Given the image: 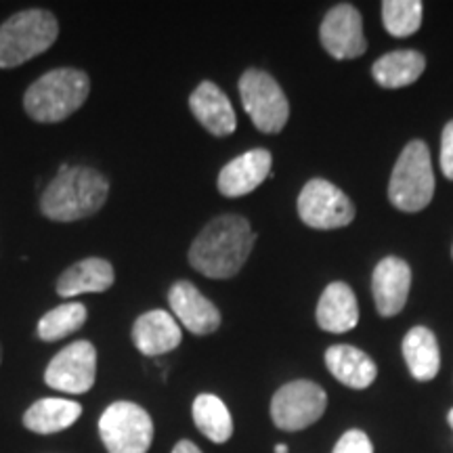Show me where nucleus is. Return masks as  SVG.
<instances>
[{
	"mask_svg": "<svg viewBox=\"0 0 453 453\" xmlns=\"http://www.w3.org/2000/svg\"><path fill=\"white\" fill-rule=\"evenodd\" d=\"M254 240L252 226L237 214H220L212 219L191 243L189 265L211 280H229L240 273L250 257Z\"/></svg>",
	"mask_w": 453,
	"mask_h": 453,
	"instance_id": "obj_1",
	"label": "nucleus"
},
{
	"mask_svg": "<svg viewBox=\"0 0 453 453\" xmlns=\"http://www.w3.org/2000/svg\"><path fill=\"white\" fill-rule=\"evenodd\" d=\"M110 196V180L88 166H64L41 197V212L55 223H73L97 214Z\"/></svg>",
	"mask_w": 453,
	"mask_h": 453,
	"instance_id": "obj_2",
	"label": "nucleus"
},
{
	"mask_svg": "<svg viewBox=\"0 0 453 453\" xmlns=\"http://www.w3.org/2000/svg\"><path fill=\"white\" fill-rule=\"evenodd\" d=\"M90 81L87 72L76 67L50 70L24 95V110L34 122L57 124L76 113L88 99Z\"/></svg>",
	"mask_w": 453,
	"mask_h": 453,
	"instance_id": "obj_3",
	"label": "nucleus"
},
{
	"mask_svg": "<svg viewBox=\"0 0 453 453\" xmlns=\"http://www.w3.org/2000/svg\"><path fill=\"white\" fill-rule=\"evenodd\" d=\"M57 36H59V24L49 11L26 9L11 15L0 26V67L11 70L47 53Z\"/></svg>",
	"mask_w": 453,
	"mask_h": 453,
	"instance_id": "obj_4",
	"label": "nucleus"
},
{
	"mask_svg": "<svg viewBox=\"0 0 453 453\" xmlns=\"http://www.w3.org/2000/svg\"><path fill=\"white\" fill-rule=\"evenodd\" d=\"M434 173L424 141H410L396 160L388 183V200L401 212H420L433 202Z\"/></svg>",
	"mask_w": 453,
	"mask_h": 453,
	"instance_id": "obj_5",
	"label": "nucleus"
},
{
	"mask_svg": "<svg viewBox=\"0 0 453 453\" xmlns=\"http://www.w3.org/2000/svg\"><path fill=\"white\" fill-rule=\"evenodd\" d=\"M99 437L107 453H147L154 441V420L133 401H116L101 413Z\"/></svg>",
	"mask_w": 453,
	"mask_h": 453,
	"instance_id": "obj_6",
	"label": "nucleus"
},
{
	"mask_svg": "<svg viewBox=\"0 0 453 453\" xmlns=\"http://www.w3.org/2000/svg\"><path fill=\"white\" fill-rule=\"evenodd\" d=\"M240 99L260 133L277 134L290 118V104L273 76L263 70H246L240 78Z\"/></svg>",
	"mask_w": 453,
	"mask_h": 453,
	"instance_id": "obj_7",
	"label": "nucleus"
},
{
	"mask_svg": "<svg viewBox=\"0 0 453 453\" xmlns=\"http://www.w3.org/2000/svg\"><path fill=\"white\" fill-rule=\"evenodd\" d=\"M327 407L326 390L317 382L292 380L277 388L271 399V420L280 430L298 433L324 418Z\"/></svg>",
	"mask_w": 453,
	"mask_h": 453,
	"instance_id": "obj_8",
	"label": "nucleus"
},
{
	"mask_svg": "<svg viewBox=\"0 0 453 453\" xmlns=\"http://www.w3.org/2000/svg\"><path fill=\"white\" fill-rule=\"evenodd\" d=\"M298 217L311 229H342L355 219L349 196L326 179H311L298 194Z\"/></svg>",
	"mask_w": 453,
	"mask_h": 453,
	"instance_id": "obj_9",
	"label": "nucleus"
},
{
	"mask_svg": "<svg viewBox=\"0 0 453 453\" xmlns=\"http://www.w3.org/2000/svg\"><path fill=\"white\" fill-rule=\"evenodd\" d=\"M97 380V349L88 340H76L61 349L44 370L47 387L67 395H84Z\"/></svg>",
	"mask_w": 453,
	"mask_h": 453,
	"instance_id": "obj_10",
	"label": "nucleus"
},
{
	"mask_svg": "<svg viewBox=\"0 0 453 453\" xmlns=\"http://www.w3.org/2000/svg\"><path fill=\"white\" fill-rule=\"evenodd\" d=\"M319 41L334 59H355L364 55L367 41L359 11L349 3L332 7L319 26Z\"/></svg>",
	"mask_w": 453,
	"mask_h": 453,
	"instance_id": "obj_11",
	"label": "nucleus"
},
{
	"mask_svg": "<svg viewBox=\"0 0 453 453\" xmlns=\"http://www.w3.org/2000/svg\"><path fill=\"white\" fill-rule=\"evenodd\" d=\"M170 309L196 336H208L220 327V311L191 281H177L168 290Z\"/></svg>",
	"mask_w": 453,
	"mask_h": 453,
	"instance_id": "obj_12",
	"label": "nucleus"
},
{
	"mask_svg": "<svg viewBox=\"0 0 453 453\" xmlns=\"http://www.w3.org/2000/svg\"><path fill=\"white\" fill-rule=\"evenodd\" d=\"M411 288V269L403 258L387 257L376 265L372 275V294L378 313L395 317L405 309Z\"/></svg>",
	"mask_w": 453,
	"mask_h": 453,
	"instance_id": "obj_13",
	"label": "nucleus"
},
{
	"mask_svg": "<svg viewBox=\"0 0 453 453\" xmlns=\"http://www.w3.org/2000/svg\"><path fill=\"white\" fill-rule=\"evenodd\" d=\"M273 156L269 150H250L225 164L219 173L217 187L225 197H242L252 194L260 183L271 177Z\"/></svg>",
	"mask_w": 453,
	"mask_h": 453,
	"instance_id": "obj_14",
	"label": "nucleus"
},
{
	"mask_svg": "<svg viewBox=\"0 0 453 453\" xmlns=\"http://www.w3.org/2000/svg\"><path fill=\"white\" fill-rule=\"evenodd\" d=\"M189 110L196 120L202 124L214 137H229L237 128V116L234 105L223 88L211 81L197 84V88L189 97Z\"/></svg>",
	"mask_w": 453,
	"mask_h": 453,
	"instance_id": "obj_15",
	"label": "nucleus"
},
{
	"mask_svg": "<svg viewBox=\"0 0 453 453\" xmlns=\"http://www.w3.org/2000/svg\"><path fill=\"white\" fill-rule=\"evenodd\" d=\"M133 344L141 355L157 357L174 350L183 340V332L168 311H147L133 324Z\"/></svg>",
	"mask_w": 453,
	"mask_h": 453,
	"instance_id": "obj_16",
	"label": "nucleus"
},
{
	"mask_svg": "<svg viewBox=\"0 0 453 453\" xmlns=\"http://www.w3.org/2000/svg\"><path fill=\"white\" fill-rule=\"evenodd\" d=\"M317 326L330 334H344L359 324V304L349 283L334 281L321 294L315 311Z\"/></svg>",
	"mask_w": 453,
	"mask_h": 453,
	"instance_id": "obj_17",
	"label": "nucleus"
},
{
	"mask_svg": "<svg viewBox=\"0 0 453 453\" xmlns=\"http://www.w3.org/2000/svg\"><path fill=\"white\" fill-rule=\"evenodd\" d=\"M326 367L340 384L355 390L370 388L378 378V367L372 357L353 344H334L327 349Z\"/></svg>",
	"mask_w": 453,
	"mask_h": 453,
	"instance_id": "obj_18",
	"label": "nucleus"
},
{
	"mask_svg": "<svg viewBox=\"0 0 453 453\" xmlns=\"http://www.w3.org/2000/svg\"><path fill=\"white\" fill-rule=\"evenodd\" d=\"M116 281V273L110 260L90 257L78 260L70 269H65L57 280V294L61 298H73L81 294H99L110 290Z\"/></svg>",
	"mask_w": 453,
	"mask_h": 453,
	"instance_id": "obj_19",
	"label": "nucleus"
},
{
	"mask_svg": "<svg viewBox=\"0 0 453 453\" xmlns=\"http://www.w3.org/2000/svg\"><path fill=\"white\" fill-rule=\"evenodd\" d=\"M401 353H403L407 370H410L413 380L430 382L441 372L439 340L428 327H411L401 342Z\"/></svg>",
	"mask_w": 453,
	"mask_h": 453,
	"instance_id": "obj_20",
	"label": "nucleus"
},
{
	"mask_svg": "<svg viewBox=\"0 0 453 453\" xmlns=\"http://www.w3.org/2000/svg\"><path fill=\"white\" fill-rule=\"evenodd\" d=\"M82 416V405L72 399L47 396L38 399L24 413V426L36 434H55L73 426Z\"/></svg>",
	"mask_w": 453,
	"mask_h": 453,
	"instance_id": "obj_21",
	"label": "nucleus"
},
{
	"mask_svg": "<svg viewBox=\"0 0 453 453\" xmlns=\"http://www.w3.org/2000/svg\"><path fill=\"white\" fill-rule=\"evenodd\" d=\"M424 70H426L424 55L418 50L403 49L376 59V64L372 65V76L382 88H403L420 81Z\"/></svg>",
	"mask_w": 453,
	"mask_h": 453,
	"instance_id": "obj_22",
	"label": "nucleus"
},
{
	"mask_svg": "<svg viewBox=\"0 0 453 453\" xmlns=\"http://www.w3.org/2000/svg\"><path fill=\"white\" fill-rule=\"evenodd\" d=\"M194 422L200 433L212 443H226L234 434V418L226 410L225 401L217 395L202 393L194 401Z\"/></svg>",
	"mask_w": 453,
	"mask_h": 453,
	"instance_id": "obj_23",
	"label": "nucleus"
},
{
	"mask_svg": "<svg viewBox=\"0 0 453 453\" xmlns=\"http://www.w3.org/2000/svg\"><path fill=\"white\" fill-rule=\"evenodd\" d=\"M87 321V307L81 303H64L59 307L50 309L38 321V338L44 342H57V340L70 336L78 332Z\"/></svg>",
	"mask_w": 453,
	"mask_h": 453,
	"instance_id": "obj_24",
	"label": "nucleus"
},
{
	"mask_svg": "<svg viewBox=\"0 0 453 453\" xmlns=\"http://www.w3.org/2000/svg\"><path fill=\"white\" fill-rule=\"evenodd\" d=\"M424 4L420 0H387L382 3V21L390 36L407 38L422 26Z\"/></svg>",
	"mask_w": 453,
	"mask_h": 453,
	"instance_id": "obj_25",
	"label": "nucleus"
},
{
	"mask_svg": "<svg viewBox=\"0 0 453 453\" xmlns=\"http://www.w3.org/2000/svg\"><path fill=\"white\" fill-rule=\"evenodd\" d=\"M332 453H373V445L364 430L350 428L336 441Z\"/></svg>",
	"mask_w": 453,
	"mask_h": 453,
	"instance_id": "obj_26",
	"label": "nucleus"
},
{
	"mask_svg": "<svg viewBox=\"0 0 453 453\" xmlns=\"http://www.w3.org/2000/svg\"><path fill=\"white\" fill-rule=\"evenodd\" d=\"M441 170L449 180H453V120L447 122L441 134Z\"/></svg>",
	"mask_w": 453,
	"mask_h": 453,
	"instance_id": "obj_27",
	"label": "nucleus"
},
{
	"mask_svg": "<svg viewBox=\"0 0 453 453\" xmlns=\"http://www.w3.org/2000/svg\"><path fill=\"white\" fill-rule=\"evenodd\" d=\"M173 453H202V449L194 443V441L185 439V441H179V443L174 445Z\"/></svg>",
	"mask_w": 453,
	"mask_h": 453,
	"instance_id": "obj_28",
	"label": "nucleus"
},
{
	"mask_svg": "<svg viewBox=\"0 0 453 453\" xmlns=\"http://www.w3.org/2000/svg\"><path fill=\"white\" fill-rule=\"evenodd\" d=\"M275 453H288V445H283V443L275 445Z\"/></svg>",
	"mask_w": 453,
	"mask_h": 453,
	"instance_id": "obj_29",
	"label": "nucleus"
},
{
	"mask_svg": "<svg viewBox=\"0 0 453 453\" xmlns=\"http://www.w3.org/2000/svg\"><path fill=\"white\" fill-rule=\"evenodd\" d=\"M447 422H449V426L453 428V407L449 410V413H447Z\"/></svg>",
	"mask_w": 453,
	"mask_h": 453,
	"instance_id": "obj_30",
	"label": "nucleus"
},
{
	"mask_svg": "<svg viewBox=\"0 0 453 453\" xmlns=\"http://www.w3.org/2000/svg\"><path fill=\"white\" fill-rule=\"evenodd\" d=\"M0 364H3V344H0Z\"/></svg>",
	"mask_w": 453,
	"mask_h": 453,
	"instance_id": "obj_31",
	"label": "nucleus"
},
{
	"mask_svg": "<svg viewBox=\"0 0 453 453\" xmlns=\"http://www.w3.org/2000/svg\"><path fill=\"white\" fill-rule=\"evenodd\" d=\"M451 257H453V248H451Z\"/></svg>",
	"mask_w": 453,
	"mask_h": 453,
	"instance_id": "obj_32",
	"label": "nucleus"
}]
</instances>
